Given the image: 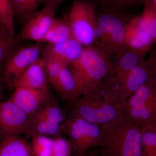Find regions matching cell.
Instances as JSON below:
<instances>
[{"instance_id": "obj_24", "label": "cell", "mask_w": 156, "mask_h": 156, "mask_svg": "<svg viewBox=\"0 0 156 156\" xmlns=\"http://www.w3.org/2000/svg\"><path fill=\"white\" fill-rule=\"evenodd\" d=\"M14 18L24 24L37 11L42 0H10Z\"/></svg>"}, {"instance_id": "obj_29", "label": "cell", "mask_w": 156, "mask_h": 156, "mask_svg": "<svg viewBox=\"0 0 156 156\" xmlns=\"http://www.w3.org/2000/svg\"><path fill=\"white\" fill-rule=\"evenodd\" d=\"M44 59L45 73L48 82L52 85L57 80L62 71L67 66L55 58H48Z\"/></svg>"}, {"instance_id": "obj_36", "label": "cell", "mask_w": 156, "mask_h": 156, "mask_svg": "<svg viewBox=\"0 0 156 156\" xmlns=\"http://www.w3.org/2000/svg\"><path fill=\"white\" fill-rule=\"evenodd\" d=\"M3 136H4V135H3L2 132V130H1V128H0V140L2 138Z\"/></svg>"}, {"instance_id": "obj_21", "label": "cell", "mask_w": 156, "mask_h": 156, "mask_svg": "<svg viewBox=\"0 0 156 156\" xmlns=\"http://www.w3.org/2000/svg\"><path fill=\"white\" fill-rule=\"evenodd\" d=\"M96 9L102 11L130 14V12L142 5V0H87Z\"/></svg>"}, {"instance_id": "obj_25", "label": "cell", "mask_w": 156, "mask_h": 156, "mask_svg": "<svg viewBox=\"0 0 156 156\" xmlns=\"http://www.w3.org/2000/svg\"><path fill=\"white\" fill-rule=\"evenodd\" d=\"M37 113L58 126H61L66 120L64 112L56 101L50 99Z\"/></svg>"}, {"instance_id": "obj_18", "label": "cell", "mask_w": 156, "mask_h": 156, "mask_svg": "<svg viewBox=\"0 0 156 156\" xmlns=\"http://www.w3.org/2000/svg\"><path fill=\"white\" fill-rule=\"evenodd\" d=\"M0 156H33L30 144L20 136H5L0 140Z\"/></svg>"}, {"instance_id": "obj_10", "label": "cell", "mask_w": 156, "mask_h": 156, "mask_svg": "<svg viewBox=\"0 0 156 156\" xmlns=\"http://www.w3.org/2000/svg\"><path fill=\"white\" fill-rule=\"evenodd\" d=\"M32 119L9 98L0 101V128L4 136L28 134Z\"/></svg>"}, {"instance_id": "obj_8", "label": "cell", "mask_w": 156, "mask_h": 156, "mask_svg": "<svg viewBox=\"0 0 156 156\" xmlns=\"http://www.w3.org/2000/svg\"><path fill=\"white\" fill-rule=\"evenodd\" d=\"M156 52H154L147 59H144L132 69L112 93L124 102L136 89L156 77Z\"/></svg>"}, {"instance_id": "obj_26", "label": "cell", "mask_w": 156, "mask_h": 156, "mask_svg": "<svg viewBox=\"0 0 156 156\" xmlns=\"http://www.w3.org/2000/svg\"><path fill=\"white\" fill-rule=\"evenodd\" d=\"M31 137L30 146L33 156H51L54 138L40 135Z\"/></svg>"}, {"instance_id": "obj_15", "label": "cell", "mask_w": 156, "mask_h": 156, "mask_svg": "<svg viewBox=\"0 0 156 156\" xmlns=\"http://www.w3.org/2000/svg\"><path fill=\"white\" fill-rule=\"evenodd\" d=\"M155 42L156 40L139 27L136 17H132L126 26V48L146 55Z\"/></svg>"}, {"instance_id": "obj_2", "label": "cell", "mask_w": 156, "mask_h": 156, "mask_svg": "<svg viewBox=\"0 0 156 156\" xmlns=\"http://www.w3.org/2000/svg\"><path fill=\"white\" fill-rule=\"evenodd\" d=\"M113 62L112 55L90 46L84 47L80 56L68 67L77 81L80 96L102 85Z\"/></svg>"}, {"instance_id": "obj_27", "label": "cell", "mask_w": 156, "mask_h": 156, "mask_svg": "<svg viewBox=\"0 0 156 156\" xmlns=\"http://www.w3.org/2000/svg\"><path fill=\"white\" fill-rule=\"evenodd\" d=\"M136 17L139 27L156 40V10L144 7L142 14Z\"/></svg>"}, {"instance_id": "obj_30", "label": "cell", "mask_w": 156, "mask_h": 156, "mask_svg": "<svg viewBox=\"0 0 156 156\" xmlns=\"http://www.w3.org/2000/svg\"><path fill=\"white\" fill-rule=\"evenodd\" d=\"M14 17L10 0H0V22L15 33Z\"/></svg>"}, {"instance_id": "obj_23", "label": "cell", "mask_w": 156, "mask_h": 156, "mask_svg": "<svg viewBox=\"0 0 156 156\" xmlns=\"http://www.w3.org/2000/svg\"><path fill=\"white\" fill-rule=\"evenodd\" d=\"M17 41L14 34L0 22V69L11 53L17 49Z\"/></svg>"}, {"instance_id": "obj_28", "label": "cell", "mask_w": 156, "mask_h": 156, "mask_svg": "<svg viewBox=\"0 0 156 156\" xmlns=\"http://www.w3.org/2000/svg\"><path fill=\"white\" fill-rule=\"evenodd\" d=\"M140 129L141 156H156V127Z\"/></svg>"}, {"instance_id": "obj_37", "label": "cell", "mask_w": 156, "mask_h": 156, "mask_svg": "<svg viewBox=\"0 0 156 156\" xmlns=\"http://www.w3.org/2000/svg\"><path fill=\"white\" fill-rule=\"evenodd\" d=\"M75 156H77L76 154V155Z\"/></svg>"}, {"instance_id": "obj_11", "label": "cell", "mask_w": 156, "mask_h": 156, "mask_svg": "<svg viewBox=\"0 0 156 156\" xmlns=\"http://www.w3.org/2000/svg\"><path fill=\"white\" fill-rule=\"evenodd\" d=\"M55 11L53 8L44 7L34 12L23 24L17 40L41 43L55 19Z\"/></svg>"}, {"instance_id": "obj_3", "label": "cell", "mask_w": 156, "mask_h": 156, "mask_svg": "<svg viewBox=\"0 0 156 156\" xmlns=\"http://www.w3.org/2000/svg\"><path fill=\"white\" fill-rule=\"evenodd\" d=\"M123 103L102 85L73 101L72 115L100 126L123 114Z\"/></svg>"}, {"instance_id": "obj_5", "label": "cell", "mask_w": 156, "mask_h": 156, "mask_svg": "<svg viewBox=\"0 0 156 156\" xmlns=\"http://www.w3.org/2000/svg\"><path fill=\"white\" fill-rule=\"evenodd\" d=\"M66 18L74 38L85 47L92 46L97 23L96 7L87 0H75Z\"/></svg>"}, {"instance_id": "obj_33", "label": "cell", "mask_w": 156, "mask_h": 156, "mask_svg": "<svg viewBox=\"0 0 156 156\" xmlns=\"http://www.w3.org/2000/svg\"><path fill=\"white\" fill-rule=\"evenodd\" d=\"M144 7H149L156 10V0H142Z\"/></svg>"}, {"instance_id": "obj_17", "label": "cell", "mask_w": 156, "mask_h": 156, "mask_svg": "<svg viewBox=\"0 0 156 156\" xmlns=\"http://www.w3.org/2000/svg\"><path fill=\"white\" fill-rule=\"evenodd\" d=\"M52 86L62 98L72 102L80 96V90L76 78L68 66L62 71Z\"/></svg>"}, {"instance_id": "obj_20", "label": "cell", "mask_w": 156, "mask_h": 156, "mask_svg": "<svg viewBox=\"0 0 156 156\" xmlns=\"http://www.w3.org/2000/svg\"><path fill=\"white\" fill-rule=\"evenodd\" d=\"M61 126L53 124L39 113L32 117L30 129L27 135H44L54 138L60 136Z\"/></svg>"}, {"instance_id": "obj_32", "label": "cell", "mask_w": 156, "mask_h": 156, "mask_svg": "<svg viewBox=\"0 0 156 156\" xmlns=\"http://www.w3.org/2000/svg\"><path fill=\"white\" fill-rule=\"evenodd\" d=\"M66 0H42V3L44 7H50L55 9Z\"/></svg>"}, {"instance_id": "obj_19", "label": "cell", "mask_w": 156, "mask_h": 156, "mask_svg": "<svg viewBox=\"0 0 156 156\" xmlns=\"http://www.w3.org/2000/svg\"><path fill=\"white\" fill-rule=\"evenodd\" d=\"M71 38L73 37L66 17L62 19L55 18L41 43L56 44Z\"/></svg>"}, {"instance_id": "obj_16", "label": "cell", "mask_w": 156, "mask_h": 156, "mask_svg": "<svg viewBox=\"0 0 156 156\" xmlns=\"http://www.w3.org/2000/svg\"><path fill=\"white\" fill-rule=\"evenodd\" d=\"M140 128L156 127V98L136 106L123 109Z\"/></svg>"}, {"instance_id": "obj_14", "label": "cell", "mask_w": 156, "mask_h": 156, "mask_svg": "<svg viewBox=\"0 0 156 156\" xmlns=\"http://www.w3.org/2000/svg\"><path fill=\"white\" fill-rule=\"evenodd\" d=\"M44 65V58L41 56L17 78L12 88L20 87L38 90H49Z\"/></svg>"}, {"instance_id": "obj_1", "label": "cell", "mask_w": 156, "mask_h": 156, "mask_svg": "<svg viewBox=\"0 0 156 156\" xmlns=\"http://www.w3.org/2000/svg\"><path fill=\"white\" fill-rule=\"evenodd\" d=\"M101 156H141L139 126L122 114L100 126Z\"/></svg>"}, {"instance_id": "obj_4", "label": "cell", "mask_w": 156, "mask_h": 156, "mask_svg": "<svg viewBox=\"0 0 156 156\" xmlns=\"http://www.w3.org/2000/svg\"><path fill=\"white\" fill-rule=\"evenodd\" d=\"M92 46L114 56L126 49V28L130 14L98 10Z\"/></svg>"}, {"instance_id": "obj_13", "label": "cell", "mask_w": 156, "mask_h": 156, "mask_svg": "<svg viewBox=\"0 0 156 156\" xmlns=\"http://www.w3.org/2000/svg\"><path fill=\"white\" fill-rule=\"evenodd\" d=\"M84 48L75 39L71 38L60 43L48 44L44 47L42 57L58 59L68 66L79 58Z\"/></svg>"}, {"instance_id": "obj_7", "label": "cell", "mask_w": 156, "mask_h": 156, "mask_svg": "<svg viewBox=\"0 0 156 156\" xmlns=\"http://www.w3.org/2000/svg\"><path fill=\"white\" fill-rule=\"evenodd\" d=\"M40 43L14 50L0 69V77L5 87L12 88L17 78L41 57L43 47Z\"/></svg>"}, {"instance_id": "obj_35", "label": "cell", "mask_w": 156, "mask_h": 156, "mask_svg": "<svg viewBox=\"0 0 156 156\" xmlns=\"http://www.w3.org/2000/svg\"><path fill=\"white\" fill-rule=\"evenodd\" d=\"M76 155L77 156H99L97 155H95V154H88L87 153L82 155L76 154Z\"/></svg>"}, {"instance_id": "obj_6", "label": "cell", "mask_w": 156, "mask_h": 156, "mask_svg": "<svg viewBox=\"0 0 156 156\" xmlns=\"http://www.w3.org/2000/svg\"><path fill=\"white\" fill-rule=\"evenodd\" d=\"M61 132L69 136L73 150L78 155L87 153L100 141V126L73 116L61 125Z\"/></svg>"}, {"instance_id": "obj_34", "label": "cell", "mask_w": 156, "mask_h": 156, "mask_svg": "<svg viewBox=\"0 0 156 156\" xmlns=\"http://www.w3.org/2000/svg\"><path fill=\"white\" fill-rule=\"evenodd\" d=\"M4 87H5V85H4L2 79L0 77V98L2 96V94Z\"/></svg>"}, {"instance_id": "obj_31", "label": "cell", "mask_w": 156, "mask_h": 156, "mask_svg": "<svg viewBox=\"0 0 156 156\" xmlns=\"http://www.w3.org/2000/svg\"><path fill=\"white\" fill-rule=\"evenodd\" d=\"M73 150L70 140L59 136L54 137L50 156H71Z\"/></svg>"}, {"instance_id": "obj_9", "label": "cell", "mask_w": 156, "mask_h": 156, "mask_svg": "<svg viewBox=\"0 0 156 156\" xmlns=\"http://www.w3.org/2000/svg\"><path fill=\"white\" fill-rule=\"evenodd\" d=\"M145 56L128 48L113 56V64L104 80L103 87L113 93Z\"/></svg>"}, {"instance_id": "obj_22", "label": "cell", "mask_w": 156, "mask_h": 156, "mask_svg": "<svg viewBox=\"0 0 156 156\" xmlns=\"http://www.w3.org/2000/svg\"><path fill=\"white\" fill-rule=\"evenodd\" d=\"M155 98L156 79L154 77L136 89L124 101L123 109L139 105Z\"/></svg>"}, {"instance_id": "obj_12", "label": "cell", "mask_w": 156, "mask_h": 156, "mask_svg": "<svg viewBox=\"0 0 156 156\" xmlns=\"http://www.w3.org/2000/svg\"><path fill=\"white\" fill-rule=\"evenodd\" d=\"M9 98L30 116L36 114L50 100L49 90L15 87Z\"/></svg>"}]
</instances>
